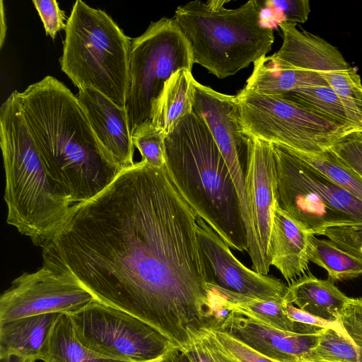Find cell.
Returning <instances> with one entry per match:
<instances>
[{
    "mask_svg": "<svg viewBox=\"0 0 362 362\" xmlns=\"http://www.w3.org/2000/svg\"><path fill=\"white\" fill-rule=\"evenodd\" d=\"M166 171L188 205L230 248L248 252L239 197L207 126L194 110L165 139Z\"/></svg>",
    "mask_w": 362,
    "mask_h": 362,
    "instance_id": "cell-3",
    "label": "cell"
},
{
    "mask_svg": "<svg viewBox=\"0 0 362 362\" xmlns=\"http://www.w3.org/2000/svg\"><path fill=\"white\" fill-rule=\"evenodd\" d=\"M59 315L50 313L0 322V358L16 354L40 359Z\"/></svg>",
    "mask_w": 362,
    "mask_h": 362,
    "instance_id": "cell-20",
    "label": "cell"
},
{
    "mask_svg": "<svg viewBox=\"0 0 362 362\" xmlns=\"http://www.w3.org/2000/svg\"><path fill=\"white\" fill-rule=\"evenodd\" d=\"M284 299L314 317L338 322L351 298L344 294L331 281L309 274L288 285Z\"/></svg>",
    "mask_w": 362,
    "mask_h": 362,
    "instance_id": "cell-19",
    "label": "cell"
},
{
    "mask_svg": "<svg viewBox=\"0 0 362 362\" xmlns=\"http://www.w3.org/2000/svg\"><path fill=\"white\" fill-rule=\"evenodd\" d=\"M334 90L348 116L360 133H362V83L356 69L320 74Z\"/></svg>",
    "mask_w": 362,
    "mask_h": 362,
    "instance_id": "cell-27",
    "label": "cell"
},
{
    "mask_svg": "<svg viewBox=\"0 0 362 362\" xmlns=\"http://www.w3.org/2000/svg\"><path fill=\"white\" fill-rule=\"evenodd\" d=\"M197 215L164 167L141 160L73 206L43 265L149 324L185 351L221 308L209 284Z\"/></svg>",
    "mask_w": 362,
    "mask_h": 362,
    "instance_id": "cell-1",
    "label": "cell"
},
{
    "mask_svg": "<svg viewBox=\"0 0 362 362\" xmlns=\"http://www.w3.org/2000/svg\"><path fill=\"white\" fill-rule=\"evenodd\" d=\"M245 173L257 238L264 259L271 267L272 221L278 204L273 144L249 137Z\"/></svg>",
    "mask_w": 362,
    "mask_h": 362,
    "instance_id": "cell-15",
    "label": "cell"
},
{
    "mask_svg": "<svg viewBox=\"0 0 362 362\" xmlns=\"http://www.w3.org/2000/svg\"><path fill=\"white\" fill-rule=\"evenodd\" d=\"M310 233L277 204L273 216L270 242V265L292 284L308 274Z\"/></svg>",
    "mask_w": 362,
    "mask_h": 362,
    "instance_id": "cell-18",
    "label": "cell"
},
{
    "mask_svg": "<svg viewBox=\"0 0 362 362\" xmlns=\"http://www.w3.org/2000/svg\"><path fill=\"white\" fill-rule=\"evenodd\" d=\"M76 97L97 137L115 163L122 170L132 166L135 146L127 108L91 88L79 89Z\"/></svg>",
    "mask_w": 362,
    "mask_h": 362,
    "instance_id": "cell-17",
    "label": "cell"
},
{
    "mask_svg": "<svg viewBox=\"0 0 362 362\" xmlns=\"http://www.w3.org/2000/svg\"><path fill=\"white\" fill-rule=\"evenodd\" d=\"M194 112L203 119L216 144L235 184L247 228L255 226L245 173L240 160L247 152L249 137L239 122L235 95L217 92L196 81Z\"/></svg>",
    "mask_w": 362,
    "mask_h": 362,
    "instance_id": "cell-12",
    "label": "cell"
},
{
    "mask_svg": "<svg viewBox=\"0 0 362 362\" xmlns=\"http://www.w3.org/2000/svg\"><path fill=\"white\" fill-rule=\"evenodd\" d=\"M69 315L77 340L107 358L129 362H163L178 348L149 324L97 299Z\"/></svg>",
    "mask_w": 362,
    "mask_h": 362,
    "instance_id": "cell-9",
    "label": "cell"
},
{
    "mask_svg": "<svg viewBox=\"0 0 362 362\" xmlns=\"http://www.w3.org/2000/svg\"><path fill=\"white\" fill-rule=\"evenodd\" d=\"M1 47H2L4 45V41L5 38V34L6 32V18H5V13H4V8L3 5V1H1Z\"/></svg>",
    "mask_w": 362,
    "mask_h": 362,
    "instance_id": "cell-41",
    "label": "cell"
},
{
    "mask_svg": "<svg viewBox=\"0 0 362 362\" xmlns=\"http://www.w3.org/2000/svg\"><path fill=\"white\" fill-rule=\"evenodd\" d=\"M195 82L192 71L180 69L165 83L151 106L150 120L167 136L193 111Z\"/></svg>",
    "mask_w": 362,
    "mask_h": 362,
    "instance_id": "cell-21",
    "label": "cell"
},
{
    "mask_svg": "<svg viewBox=\"0 0 362 362\" xmlns=\"http://www.w3.org/2000/svg\"><path fill=\"white\" fill-rule=\"evenodd\" d=\"M291 150L334 183L362 202V177L346 165L330 148L316 153Z\"/></svg>",
    "mask_w": 362,
    "mask_h": 362,
    "instance_id": "cell-26",
    "label": "cell"
},
{
    "mask_svg": "<svg viewBox=\"0 0 362 362\" xmlns=\"http://www.w3.org/2000/svg\"><path fill=\"white\" fill-rule=\"evenodd\" d=\"M221 345L240 362H281L266 357L230 335L211 328ZM294 362H305L298 361Z\"/></svg>",
    "mask_w": 362,
    "mask_h": 362,
    "instance_id": "cell-36",
    "label": "cell"
},
{
    "mask_svg": "<svg viewBox=\"0 0 362 362\" xmlns=\"http://www.w3.org/2000/svg\"><path fill=\"white\" fill-rule=\"evenodd\" d=\"M194 64L192 47L174 18L151 22L132 39L126 105L132 134L150 120L152 104L170 76L180 69L192 71Z\"/></svg>",
    "mask_w": 362,
    "mask_h": 362,
    "instance_id": "cell-8",
    "label": "cell"
},
{
    "mask_svg": "<svg viewBox=\"0 0 362 362\" xmlns=\"http://www.w3.org/2000/svg\"><path fill=\"white\" fill-rule=\"evenodd\" d=\"M330 149L346 165L362 177V133L348 135Z\"/></svg>",
    "mask_w": 362,
    "mask_h": 362,
    "instance_id": "cell-33",
    "label": "cell"
},
{
    "mask_svg": "<svg viewBox=\"0 0 362 362\" xmlns=\"http://www.w3.org/2000/svg\"><path fill=\"white\" fill-rule=\"evenodd\" d=\"M362 262V223L333 226L316 233Z\"/></svg>",
    "mask_w": 362,
    "mask_h": 362,
    "instance_id": "cell-32",
    "label": "cell"
},
{
    "mask_svg": "<svg viewBox=\"0 0 362 362\" xmlns=\"http://www.w3.org/2000/svg\"><path fill=\"white\" fill-rule=\"evenodd\" d=\"M33 3L43 23L45 33L54 39L57 33L65 29V15L55 0H33Z\"/></svg>",
    "mask_w": 362,
    "mask_h": 362,
    "instance_id": "cell-35",
    "label": "cell"
},
{
    "mask_svg": "<svg viewBox=\"0 0 362 362\" xmlns=\"http://www.w3.org/2000/svg\"><path fill=\"white\" fill-rule=\"evenodd\" d=\"M16 98L49 175L74 206L100 194L123 170L62 82L47 76L16 90Z\"/></svg>",
    "mask_w": 362,
    "mask_h": 362,
    "instance_id": "cell-2",
    "label": "cell"
},
{
    "mask_svg": "<svg viewBox=\"0 0 362 362\" xmlns=\"http://www.w3.org/2000/svg\"><path fill=\"white\" fill-rule=\"evenodd\" d=\"M165 134L151 120L141 123L132 133L134 146L139 151L142 160L156 168L165 166Z\"/></svg>",
    "mask_w": 362,
    "mask_h": 362,
    "instance_id": "cell-30",
    "label": "cell"
},
{
    "mask_svg": "<svg viewBox=\"0 0 362 362\" xmlns=\"http://www.w3.org/2000/svg\"><path fill=\"white\" fill-rule=\"evenodd\" d=\"M213 328L281 362L311 361V351L322 332L310 334L286 332L233 312L228 313Z\"/></svg>",
    "mask_w": 362,
    "mask_h": 362,
    "instance_id": "cell-14",
    "label": "cell"
},
{
    "mask_svg": "<svg viewBox=\"0 0 362 362\" xmlns=\"http://www.w3.org/2000/svg\"><path fill=\"white\" fill-rule=\"evenodd\" d=\"M228 0H197L179 6L174 18L188 40L194 62L222 79L271 51L273 30L262 23L261 1L226 8Z\"/></svg>",
    "mask_w": 362,
    "mask_h": 362,
    "instance_id": "cell-5",
    "label": "cell"
},
{
    "mask_svg": "<svg viewBox=\"0 0 362 362\" xmlns=\"http://www.w3.org/2000/svg\"><path fill=\"white\" fill-rule=\"evenodd\" d=\"M197 238L209 284L263 300L284 299L288 286L281 280L243 265L215 231L197 217Z\"/></svg>",
    "mask_w": 362,
    "mask_h": 362,
    "instance_id": "cell-13",
    "label": "cell"
},
{
    "mask_svg": "<svg viewBox=\"0 0 362 362\" xmlns=\"http://www.w3.org/2000/svg\"><path fill=\"white\" fill-rule=\"evenodd\" d=\"M64 30L62 71L78 90L93 88L126 107L132 39L107 13L81 0L74 3Z\"/></svg>",
    "mask_w": 362,
    "mask_h": 362,
    "instance_id": "cell-6",
    "label": "cell"
},
{
    "mask_svg": "<svg viewBox=\"0 0 362 362\" xmlns=\"http://www.w3.org/2000/svg\"><path fill=\"white\" fill-rule=\"evenodd\" d=\"M284 310L288 317L293 321L306 325L318 326L323 328H332L334 329L338 334L349 337L345 330L340 325L339 322H332L321 320L300 310L293 304L288 303L286 300L284 303Z\"/></svg>",
    "mask_w": 362,
    "mask_h": 362,
    "instance_id": "cell-38",
    "label": "cell"
},
{
    "mask_svg": "<svg viewBox=\"0 0 362 362\" xmlns=\"http://www.w3.org/2000/svg\"><path fill=\"white\" fill-rule=\"evenodd\" d=\"M305 362H315V361H305Z\"/></svg>",
    "mask_w": 362,
    "mask_h": 362,
    "instance_id": "cell-42",
    "label": "cell"
},
{
    "mask_svg": "<svg viewBox=\"0 0 362 362\" xmlns=\"http://www.w3.org/2000/svg\"><path fill=\"white\" fill-rule=\"evenodd\" d=\"M310 261L325 269L332 282L349 279L362 274V262L337 247L329 240L309 236Z\"/></svg>",
    "mask_w": 362,
    "mask_h": 362,
    "instance_id": "cell-25",
    "label": "cell"
},
{
    "mask_svg": "<svg viewBox=\"0 0 362 362\" xmlns=\"http://www.w3.org/2000/svg\"><path fill=\"white\" fill-rule=\"evenodd\" d=\"M96 300L76 280L42 267L15 279L0 297V322L57 313L73 314Z\"/></svg>",
    "mask_w": 362,
    "mask_h": 362,
    "instance_id": "cell-10",
    "label": "cell"
},
{
    "mask_svg": "<svg viewBox=\"0 0 362 362\" xmlns=\"http://www.w3.org/2000/svg\"><path fill=\"white\" fill-rule=\"evenodd\" d=\"M223 297V308L261 322L281 330L307 334L310 331L308 325L291 320L284 310L285 299L263 300L240 295L210 284Z\"/></svg>",
    "mask_w": 362,
    "mask_h": 362,
    "instance_id": "cell-22",
    "label": "cell"
},
{
    "mask_svg": "<svg viewBox=\"0 0 362 362\" xmlns=\"http://www.w3.org/2000/svg\"><path fill=\"white\" fill-rule=\"evenodd\" d=\"M339 323L357 346L362 362V298L351 299L339 317Z\"/></svg>",
    "mask_w": 362,
    "mask_h": 362,
    "instance_id": "cell-34",
    "label": "cell"
},
{
    "mask_svg": "<svg viewBox=\"0 0 362 362\" xmlns=\"http://www.w3.org/2000/svg\"><path fill=\"white\" fill-rule=\"evenodd\" d=\"M311 361L360 362V358L357 346L349 337L326 327L311 351Z\"/></svg>",
    "mask_w": 362,
    "mask_h": 362,
    "instance_id": "cell-29",
    "label": "cell"
},
{
    "mask_svg": "<svg viewBox=\"0 0 362 362\" xmlns=\"http://www.w3.org/2000/svg\"><path fill=\"white\" fill-rule=\"evenodd\" d=\"M6 221L41 247L61 230L74 206L49 175L14 90L0 107Z\"/></svg>",
    "mask_w": 362,
    "mask_h": 362,
    "instance_id": "cell-4",
    "label": "cell"
},
{
    "mask_svg": "<svg viewBox=\"0 0 362 362\" xmlns=\"http://www.w3.org/2000/svg\"><path fill=\"white\" fill-rule=\"evenodd\" d=\"M185 351L193 362H240L221 345L211 328L192 337Z\"/></svg>",
    "mask_w": 362,
    "mask_h": 362,
    "instance_id": "cell-31",
    "label": "cell"
},
{
    "mask_svg": "<svg viewBox=\"0 0 362 362\" xmlns=\"http://www.w3.org/2000/svg\"><path fill=\"white\" fill-rule=\"evenodd\" d=\"M36 359L16 354H9L0 358L1 362H35Z\"/></svg>",
    "mask_w": 362,
    "mask_h": 362,
    "instance_id": "cell-40",
    "label": "cell"
},
{
    "mask_svg": "<svg viewBox=\"0 0 362 362\" xmlns=\"http://www.w3.org/2000/svg\"><path fill=\"white\" fill-rule=\"evenodd\" d=\"M284 96L293 97L341 124L358 132L351 122L337 95L329 86L304 87Z\"/></svg>",
    "mask_w": 362,
    "mask_h": 362,
    "instance_id": "cell-28",
    "label": "cell"
},
{
    "mask_svg": "<svg viewBox=\"0 0 362 362\" xmlns=\"http://www.w3.org/2000/svg\"><path fill=\"white\" fill-rule=\"evenodd\" d=\"M279 206L311 234L354 223L327 202L311 178L307 163L291 148L274 144Z\"/></svg>",
    "mask_w": 362,
    "mask_h": 362,
    "instance_id": "cell-11",
    "label": "cell"
},
{
    "mask_svg": "<svg viewBox=\"0 0 362 362\" xmlns=\"http://www.w3.org/2000/svg\"><path fill=\"white\" fill-rule=\"evenodd\" d=\"M262 8H272L281 12L283 21L291 23H304L310 12L308 0H268L261 1Z\"/></svg>",
    "mask_w": 362,
    "mask_h": 362,
    "instance_id": "cell-37",
    "label": "cell"
},
{
    "mask_svg": "<svg viewBox=\"0 0 362 362\" xmlns=\"http://www.w3.org/2000/svg\"><path fill=\"white\" fill-rule=\"evenodd\" d=\"M264 57L254 62L252 73L247 80L245 89L270 95L284 96L304 87L329 86L316 72L273 70L266 64Z\"/></svg>",
    "mask_w": 362,
    "mask_h": 362,
    "instance_id": "cell-23",
    "label": "cell"
},
{
    "mask_svg": "<svg viewBox=\"0 0 362 362\" xmlns=\"http://www.w3.org/2000/svg\"><path fill=\"white\" fill-rule=\"evenodd\" d=\"M278 25L283 35L282 45L272 55L264 57L266 64L273 70H302L320 74L351 67L341 52L320 36L298 30L295 23L281 21Z\"/></svg>",
    "mask_w": 362,
    "mask_h": 362,
    "instance_id": "cell-16",
    "label": "cell"
},
{
    "mask_svg": "<svg viewBox=\"0 0 362 362\" xmlns=\"http://www.w3.org/2000/svg\"><path fill=\"white\" fill-rule=\"evenodd\" d=\"M40 360L44 362H129L107 358L83 346L76 338L69 315L60 314Z\"/></svg>",
    "mask_w": 362,
    "mask_h": 362,
    "instance_id": "cell-24",
    "label": "cell"
},
{
    "mask_svg": "<svg viewBox=\"0 0 362 362\" xmlns=\"http://www.w3.org/2000/svg\"><path fill=\"white\" fill-rule=\"evenodd\" d=\"M163 362H193L185 351L174 349Z\"/></svg>",
    "mask_w": 362,
    "mask_h": 362,
    "instance_id": "cell-39",
    "label": "cell"
},
{
    "mask_svg": "<svg viewBox=\"0 0 362 362\" xmlns=\"http://www.w3.org/2000/svg\"><path fill=\"white\" fill-rule=\"evenodd\" d=\"M243 132L297 151L316 153L358 132L291 96L242 89L236 95Z\"/></svg>",
    "mask_w": 362,
    "mask_h": 362,
    "instance_id": "cell-7",
    "label": "cell"
}]
</instances>
